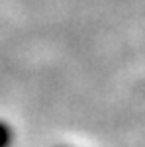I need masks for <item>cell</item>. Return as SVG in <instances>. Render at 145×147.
<instances>
[{
	"mask_svg": "<svg viewBox=\"0 0 145 147\" xmlns=\"http://www.w3.org/2000/svg\"><path fill=\"white\" fill-rule=\"evenodd\" d=\"M14 141V129L10 124L0 120V147H10Z\"/></svg>",
	"mask_w": 145,
	"mask_h": 147,
	"instance_id": "1",
	"label": "cell"
}]
</instances>
